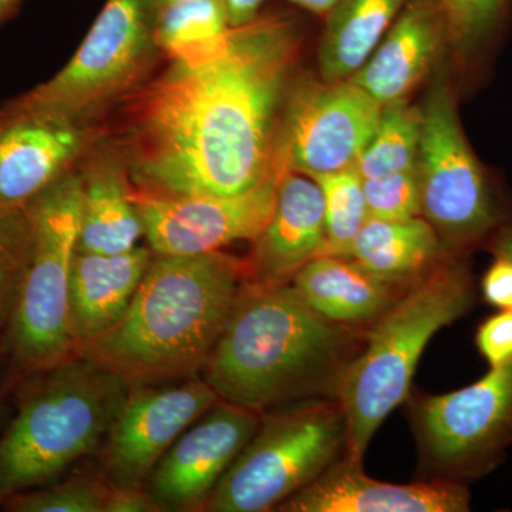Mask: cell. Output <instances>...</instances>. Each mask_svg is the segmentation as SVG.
Here are the masks:
<instances>
[{
	"mask_svg": "<svg viewBox=\"0 0 512 512\" xmlns=\"http://www.w3.org/2000/svg\"><path fill=\"white\" fill-rule=\"evenodd\" d=\"M302 33L288 13H262L120 101L111 136L136 190L234 195L278 164L282 113L295 82Z\"/></svg>",
	"mask_w": 512,
	"mask_h": 512,
	"instance_id": "6da1fadb",
	"label": "cell"
},
{
	"mask_svg": "<svg viewBox=\"0 0 512 512\" xmlns=\"http://www.w3.org/2000/svg\"><path fill=\"white\" fill-rule=\"evenodd\" d=\"M366 330L323 318L291 284L241 286L201 377L224 402L258 413L335 397Z\"/></svg>",
	"mask_w": 512,
	"mask_h": 512,
	"instance_id": "7a4b0ae2",
	"label": "cell"
},
{
	"mask_svg": "<svg viewBox=\"0 0 512 512\" xmlns=\"http://www.w3.org/2000/svg\"><path fill=\"white\" fill-rule=\"evenodd\" d=\"M242 285L237 256L154 254L123 318L80 355L130 386L201 376Z\"/></svg>",
	"mask_w": 512,
	"mask_h": 512,
	"instance_id": "3957f363",
	"label": "cell"
},
{
	"mask_svg": "<svg viewBox=\"0 0 512 512\" xmlns=\"http://www.w3.org/2000/svg\"><path fill=\"white\" fill-rule=\"evenodd\" d=\"M130 384L86 356L22 377L0 433V505L94 456Z\"/></svg>",
	"mask_w": 512,
	"mask_h": 512,
	"instance_id": "277c9868",
	"label": "cell"
},
{
	"mask_svg": "<svg viewBox=\"0 0 512 512\" xmlns=\"http://www.w3.org/2000/svg\"><path fill=\"white\" fill-rule=\"evenodd\" d=\"M476 296L466 256L450 255L367 328L363 349L346 367L336 392L348 423L346 457L362 463L377 429L409 397L427 343L466 315Z\"/></svg>",
	"mask_w": 512,
	"mask_h": 512,
	"instance_id": "5b68a950",
	"label": "cell"
},
{
	"mask_svg": "<svg viewBox=\"0 0 512 512\" xmlns=\"http://www.w3.org/2000/svg\"><path fill=\"white\" fill-rule=\"evenodd\" d=\"M348 423L335 397L266 410L205 512L275 511L346 454Z\"/></svg>",
	"mask_w": 512,
	"mask_h": 512,
	"instance_id": "8992f818",
	"label": "cell"
},
{
	"mask_svg": "<svg viewBox=\"0 0 512 512\" xmlns=\"http://www.w3.org/2000/svg\"><path fill=\"white\" fill-rule=\"evenodd\" d=\"M29 210L35 231L32 262L2 340L20 379L80 355L70 330V276L82 214L79 170L47 188Z\"/></svg>",
	"mask_w": 512,
	"mask_h": 512,
	"instance_id": "52a82bcc",
	"label": "cell"
},
{
	"mask_svg": "<svg viewBox=\"0 0 512 512\" xmlns=\"http://www.w3.org/2000/svg\"><path fill=\"white\" fill-rule=\"evenodd\" d=\"M156 0H106L72 59L52 79L6 101L79 123H100L147 82L160 59Z\"/></svg>",
	"mask_w": 512,
	"mask_h": 512,
	"instance_id": "ba28073f",
	"label": "cell"
},
{
	"mask_svg": "<svg viewBox=\"0 0 512 512\" xmlns=\"http://www.w3.org/2000/svg\"><path fill=\"white\" fill-rule=\"evenodd\" d=\"M421 114V217L436 229L448 252L467 256L471 249L487 245L512 220V211L464 136L453 87L437 83Z\"/></svg>",
	"mask_w": 512,
	"mask_h": 512,
	"instance_id": "9c48e42d",
	"label": "cell"
},
{
	"mask_svg": "<svg viewBox=\"0 0 512 512\" xmlns=\"http://www.w3.org/2000/svg\"><path fill=\"white\" fill-rule=\"evenodd\" d=\"M413 424L434 478L466 484L491 473L512 444V360L456 392L417 396Z\"/></svg>",
	"mask_w": 512,
	"mask_h": 512,
	"instance_id": "30bf717a",
	"label": "cell"
},
{
	"mask_svg": "<svg viewBox=\"0 0 512 512\" xmlns=\"http://www.w3.org/2000/svg\"><path fill=\"white\" fill-rule=\"evenodd\" d=\"M382 111V104L350 79L296 76L278 136L289 170L315 178L356 168Z\"/></svg>",
	"mask_w": 512,
	"mask_h": 512,
	"instance_id": "8fae6325",
	"label": "cell"
},
{
	"mask_svg": "<svg viewBox=\"0 0 512 512\" xmlns=\"http://www.w3.org/2000/svg\"><path fill=\"white\" fill-rule=\"evenodd\" d=\"M271 174L234 195H158L136 190L148 248L156 255H201L237 241H254L274 212L288 161L279 146Z\"/></svg>",
	"mask_w": 512,
	"mask_h": 512,
	"instance_id": "7c38bea8",
	"label": "cell"
},
{
	"mask_svg": "<svg viewBox=\"0 0 512 512\" xmlns=\"http://www.w3.org/2000/svg\"><path fill=\"white\" fill-rule=\"evenodd\" d=\"M218 400L201 376L133 384L94 454L100 476L110 487H146L168 448Z\"/></svg>",
	"mask_w": 512,
	"mask_h": 512,
	"instance_id": "4fadbf2b",
	"label": "cell"
},
{
	"mask_svg": "<svg viewBox=\"0 0 512 512\" xmlns=\"http://www.w3.org/2000/svg\"><path fill=\"white\" fill-rule=\"evenodd\" d=\"M100 123H79L46 113L0 106V210L28 207L69 174L109 133Z\"/></svg>",
	"mask_w": 512,
	"mask_h": 512,
	"instance_id": "5bb4252c",
	"label": "cell"
},
{
	"mask_svg": "<svg viewBox=\"0 0 512 512\" xmlns=\"http://www.w3.org/2000/svg\"><path fill=\"white\" fill-rule=\"evenodd\" d=\"M261 414L218 400L175 440L148 477L160 512L204 511L235 458L254 436Z\"/></svg>",
	"mask_w": 512,
	"mask_h": 512,
	"instance_id": "9a60e30c",
	"label": "cell"
},
{
	"mask_svg": "<svg viewBox=\"0 0 512 512\" xmlns=\"http://www.w3.org/2000/svg\"><path fill=\"white\" fill-rule=\"evenodd\" d=\"M463 483L433 478L413 484L373 480L362 463L343 456L275 511L279 512H466Z\"/></svg>",
	"mask_w": 512,
	"mask_h": 512,
	"instance_id": "2e32d148",
	"label": "cell"
},
{
	"mask_svg": "<svg viewBox=\"0 0 512 512\" xmlns=\"http://www.w3.org/2000/svg\"><path fill=\"white\" fill-rule=\"evenodd\" d=\"M325 218L319 185L288 170L271 218L244 259V282L289 285L312 259L325 254Z\"/></svg>",
	"mask_w": 512,
	"mask_h": 512,
	"instance_id": "e0dca14e",
	"label": "cell"
},
{
	"mask_svg": "<svg viewBox=\"0 0 512 512\" xmlns=\"http://www.w3.org/2000/svg\"><path fill=\"white\" fill-rule=\"evenodd\" d=\"M77 170L82 181L77 251L120 254L138 247L144 225L126 156L110 131L90 148Z\"/></svg>",
	"mask_w": 512,
	"mask_h": 512,
	"instance_id": "ac0fdd59",
	"label": "cell"
},
{
	"mask_svg": "<svg viewBox=\"0 0 512 512\" xmlns=\"http://www.w3.org/2000/svg\"><path fill=\"white\" fill-rule=\"evenodd\" d=\"M446 46V20L437 0H407L375 52L350 80L383 107L407 100Z\"/></svg>",
	"mask_w": 512,
	"mask_h": 512,
	"instance_id": "d6986e66",
	"label": "cell"
},
{
	"mask_svg": "<svg viewBox=\"0 0 512 512\" xmlns=\"http://www.w3.org/2000/svg\"><path fill=\"white\" fill-rule=\"evenodd\" d=\"M153 258L148 245L120 254L76 252L70 276V330L79 353L123 318Z\"/></svg>",
	"mask_w": 512,
	"mask_h": 512,
	"instance_id": "ffe728a7",
	"label": "cell"
},
{
	"mask_svg": "<svg viewBox=\"0 0 512 512\" xmlns=\"http://www.w3.org/2000/svg\"><path fill=\"white\" fill-rule=\"evenodd\" d=\"M291 285L320 316L353 328L372 325L402 293L352 259L335 255L312 259Z\"/></svg>",
	"mask_w": 512,
	"mask_h": 512,
	"instance_id": "44dd1931",
	"label": "cell"
},
{
	"mask_svg": "<svg viewBox=\"0 0 512 512\" xmlns=\"http://www.w3.org/2000/svg\"><path fill=\"white\" fill-rule=\"evenodd\" d=\"M450 255L456 254L447 251L436 229L423 217L410 220L369 217L346 258L397 291H406Z\"/></svg>",
	"mask_w": 512,
	"mask_h": 512,
	"instance_id": "7402d4cb",
	"label": "cell"
},
{
	"mask_svg": "<svg viewBox=\"0 0 512 512\" xmlns=\"http://www.w3.org/2000/svg\"><path fill=\"white\" fill-rule=\"evenodd\" d=\"M407 0H339L326 16L318 49L320 79H350L392 28Z\"/></svg>",
	"mask_w": 512,
	"mask_h": 512,
	"instance_id": "603a6c76",
	"label": "cell"
},
{
	"mask_svg": "<svg viewBox=\"0 0 512 512\" xmlns=\"http://www.w3.org/2000/svg\"><path fill=\"white\" fill-rule=\"evenodd\" d=\"M231 30L224 0H178L158 6L156 40L161 55L185 59L205 52Z\"/></svg>",
	"mask_w": 512,
	"mask_h": 512,
	"instance_id": "cb8c5ba5",
	"label": "cell"
},
{
	"mask_svg": "<svg viewBox=\"0 0 512 512\" xmlns=\"http://www.w3.org/2000/svg\"><path fill=\"white\" fill-rule=\"evenodd\" d=\"M421 123V109L410 106L407 100L384 106L375 133L357 161L360 177H382L416 168Z\"/></svg>",
	"mask_w": 512,
	"mask_h": 512,
	"instance_id": "d4e9b609",
	"label": "cell"
},
{
	"mask_svg": "<svg viewBox=\"0 0 512 512\" xmlns=\"http://www.w3.org/2000/svg\"><path fill=\"white\" fill-rule=\"evenodd\" d=\"M323 197L325 254L346 258L365 222L369 220L363 178L356 168L312 178Z\"/></svg>",
	"mask_w": 512,
	"mask_h": 512,
	"instance_id": "484cf974",
	"label": "cell"
},
{
	"mask_svg": "<svg viewBox=\"0 0 512 512\" xmlns=\"http://www.w3.org/2000/svg\"><path fill=\"white\" fill-rule=\"evenodd\" d=\"M29 205L0 210V342L15 318L33 254Z\"/></svg>",
	"mask_w": 512,
	"mask_h": 512,
	"instance_id": "4316f807",
	"label": "cell"
},
{
	"mask_svg": "<svg viewBox=\"0 0 512 512\" xmlns=\"http://www.w3.org/2000/svg\"><path fill=\"white\" fill-rule=\"evenodd\" d=\"M110 485L97 473L62 480L12 495L0 508L9 512H104Z\"/></svg>",
	"mask_w": 512,
	"mask_h": 512,
	"instance_id": "83f0119b",
	"label": "cell"
},
{
	"mask_svg": "<svg viewBox=\"0 0 512 512\" xmlns=\"http://www.w3.org/2000/svg\"><path fill=\"white\" fill-rule=\"evenodd\" d=\"M446 20L448 42L461 59L480 56L507 19L510 0H437Z\"/></svg>",
	"mask_w": 512,
	"mask_h": 512,
	"instance_id": "f1b7e54d",
	"label": "cell"
},
{
	"mask_svg": "<svg viewBox=\"0 0 512 512\" xmlns=\"http://www.w3.org/2000/svg\"><path fill=\"white\" fill-rule=\"evenodd\" d=\"M363 192L369 217L379 220L421 217L417 167L382 177L363 178Z\"/></svg>",
	"mask_w": 512,
	"mask_h": 512,
	"instance_id": "f546056e",
	"label": "cell"
},
{
	"mask_svg": "<svg viewBox=\"0 0 512 512\" xmlns=\"http://www.w3.org/2000/svg\"><path fill=\"white\" fill-rule=\"evenodd\" d=\"M476 345L490 369L512 360V311H500L478 326Z\"/></svg>",
	"mask_w": 512,
	"mask_h": 512,
	"instance_id": "4dcf8cb0",
	"label": "cell"
},
{
	"mask_svg": "<svg viewBox=\"0 0 512 512\" xmlns=\"http://www.w3.org/2000/svg\"><path fill=\"white\" fill-rule=\"evenodd\" d=\"M493 256L481 279V293L484 301L498 311H512V264L504 256Z\"/></svg>",
	"mask_w": 512,
	"mask_h": 512,
	"instance_id": "1f68e13d",
	"label": "cell"
},
{
	"mask_svg": "<svg viewBox=\"0 0 512 512\" xmlns=\"http://www.w3.org/2000/svg\"><path fill=\"white\" fill-rule=\"evenodd\" d=\"M104 512H160L146 487H110Z\"/></svg>",
	"mask_w": 512,
	"mask_h": 512,
	"instance_id": "d6a6232c",
	"label": "cell"
},
{
	"mask_svg": "<svg viewBox=\"0 0 512 512\" xmlns=\"http://www.w3.org/2000/svg\"><path fill=\"white\" fill-rule=\"evenodd\" d=\"M19 380L12 360L0 342V433L9 423L15 409V393Z\"/></svg>",
	"mask_w": 512,
	"mask_h": 512,
	"instance_id": "836d02e7",
	"label": "cell"
},
{
	"mask_svg": "<svg viewBox=\"0 0 512 512\" xmlns=\"http://www.w3.org/2000/svg\"><path fill=\"white\" fill-rule=\"evenodd\" d=\"M231 28L248 25L262 15L266 0H224Z\"/></svg>",
	"mask_w": 512,
	"mask_h": 512,
	"instance_id": "e575fe53",
	"label": "cell"
},
{
	"mask_svg": "<svg viewBox=\"0 0 512 512\" xmlns=\"http://www.w3.org/2000/svg\"><path fill=\"white\" fill-rule=\"evenodd\" d=\"M493 255H501L512 264V220L503 225L485 245Z\"/></svg>",
	"mask_w": 512,
	"mask_h": 512,
	"instance_id": "d590c367",
	"label": "cell"
},
{
	"mask_svg": "<svg viewBox=\"0 0 512 512\" xmlns=\"http://www.w3.org/2000/svg\"><path fill=\"white\" fill-rule=\"evenodd\" d=\"M292 5L298 6L312 15L322 16L326 18L332 9L338 5L339 0H289Z\"/></svg>",
	"mask_w": 512,
	"mask_h": 512,
	"instance_id": "8d00e7d4",
	"label": "cell"
},
{
	"mask_svg": "<svg viewBox=\"0 0 512 512\" xmlns=\"http://www.w3.org/2000/svg\"><path fill=\"white\" fill-rule=\"evenodd\" d=\"M22 2L23 0H0V26L16 16Z\"/></svg>",
	"mask_w": 512,
	"mask_h": 512,
	"instance_id": "74e56055",
	"label": "cell"
},
{
	"mask_svg": "<svg viewBox=\"0 0 512 512\" xmlns=\"http://www.w3.org/2000/svg\"><path fill=\"white\" fill-rule=\"evenodd\" d=\"M178 2V0H156L158 6L168 5V3Z\"/></svg>",
	"mask_w": 512,
	"mask_h": 512,
	"instance_id": "f35d334b",
	"label": "cell"
}]
</instances>
